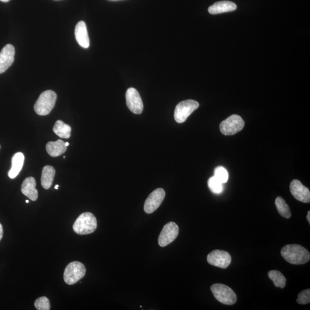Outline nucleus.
<instances>
[{"label": "nucleus", "instance_id": "1", "mask_svg": "<svg viewBox=\"0 0 310 310\" xmlns=\"http://www.w3.org/2000/svg\"><path fill=\"white\" fill-rule=\"evenodd\" d=\"M281 254L289 263L301 265L307 263L310 259L308 251L300 245L288 244L281 249Z\"/></svg>", "mask_w": 310, "mask_h": 310}, {"label": "nucleus", "instance_id": "2", "mask_svg": "<svg viewBox=\"0 0 310 310\" xmlns=\"http://www.w3.org/2000/svg\"><path fill=\"white\" fill-rule=\"evenodd\" d=\"M97 227V219L89 212L81 214L74 222L73 228L74 231L80 235L93 233Z\"/></svg>", "mask_w": 310, "mask_h": 310}, {"label": "nucleus", "instance_id": "3", "mask_svg": "<svg viewBox=\"0 0 310 310\" xmlns=\"http://www.w3.org/2000/svg\"><path fill=\"white\" fill-rule=\"evenodd\" d=\"M57 95L53 90H47L41 94L34 105V110L40 116L48 115L56 105Z\"/></svg>", "mask_w": 310, "mask_h": 310}, {"label": "nucleus", "instance_id": "4", "mask_svg": "<svg viewBox=\"0 0 310 310\" xmlns=\"http://www.w3.org/2000/svg\"><path fill=\"white\" fill-rule=\"evenodd\" d=\"M215 299L225 305H233L236 303L237 297L233 290L222 284H214L210 288Z\"/></svg>", "mask_w": 310, "mask_h": 310}, {"label": "nucleus", "instance_id": "5", "mask_svg": "<svg viewBox=\"0 0 310 310\" xmlns=\"http://www.w3.org/2000/svg\"><path fill=\"white\" fill-rule=\"evenodd\" d=\"M86 268L84 264L79 261H73L66 266L64 274V280L66 284L73 285L82 279L86 274Z\"/></svg>", "mask_w": 310, "mask_h": 310}, {"label": "nucleus", "instance_id": "6", "mask_svg": "<svg viewBox=\"0 0 310 310\" xmlns=\"http://www.w3.org/2000/svg\"><path fill=\"white\" fill-rule=\"evenodd\" d=\"M244 121L237 115H231L219 125V129L223 135L231 136L236 134L244 128Z\"/></svg>", "mask_w": 310, "mask_h": 310}, {"label": "nucleus", "instance_id": "7", "mask_svg": "<svg viewBox=\"0 0 310 310\" xmlns=\"http://www.w3.org/2000/svg\"><path fill=\"white\" fill-rule=\"evenodd\" d=\"M199 107L197 101L187 100L180 102L175 108L174 118L176 122L183 123L185 122L188 116L193 113Z\"/></svg>", "mask_w": 310, "mask_h": 310}, {"label": "nucleus", "instance_id": "8", "mask_svg": "<svg viewBox=\"0 0 310 310\" xmlns=\"http://www.w3.org/2000/svg\"><path fill=\"white\" fill-rule=\"evenodd\" d=\"M179 227L176 223L170 222L165 225L159 235L158 242L160 246L164 247L173 242L179 234Z\"/></svg>", "mask_w": 310, "mask_h": 310}, {"label": "nucleus", "instance_id": "9", "mask_svg": "<svg viewBox=\"0 0 310 310\" xmlns=\"http://www.w3.org/2000/svg\"><path fill=\"white\" fill-rule=\"evenodd\" d=\"M207 260L211 265L226 269L231 263V257L230 254L226 251L215 250L207 255Z\"/></svg>", "mask_w": 310, "mask_h": 310}, {"label": "nucleus", "instance_id": "10", "mask_svg": "<svg viewBox=\"0 0 310 310\" xmlns=\"http://www.w3.org/2000/svg\"><path fill=\"white\" fill-rule=\"evenodd\" d=\"M166 193L162 188H157L148 196L144 203V209L147 214L154 213L164 201Z\"/></svg>", "mask_w": 310, "mask_h": 310}, {"label": "nucleus", "instance_id": "11", "mask_svg": "<svg viewBox=\"0 0 310 310\" xmlns=\"http://www.w3.org/2000/svg\"><path fill=\"white\" fill-rule=\"evenodd\" d=\"M127 105L129 110L136 115H140L143 111L144 106L140 94L135 88H131L126 93Z\"/></svg>", "mask_w": 310, "mask_h": 310}, {"label": "nucleus", "instance_id": "12", "mask_svg": "<svg viewBox=\"0 0 310 310\" xmlns=\"http://www.w3.org/2000/svg\"><path fill=\"white\" fill-rule=\"evenodd\" d=\"M290 191L297 201L303 203L310 202V192L307 187L302 184L299 180L294 179L290 184Z\"/></svg>", "mask_w": 310, "mask_h": 310}, {"label": "nucleus", "instance_id": "13", "mask_svg": "<svg viewBox=\"0 0 310 310\" xmlns=\"http://www.w3.org/2000/svg\"><path fill=\"white\" fill-rule=\"evenodd\" d=\"M15 50L12 45H7L0 52V74L6 72L13 64L15 60Z\"/></svg>", "mask_w": 310, "mask_h": 310}, {"label": "nucleus", "instance_id": "14", "mask_svg": "<svg viewBox=\"0 0 310 310\" xmlns=\"http://www.w3.org/2000/svg\"><path fill=\"white\" fill-rule=\"evenodd\" d=\"M76 40L80 46L88 49L90 46V40L86 23L83 21L78 22L75 29Z\"/></svg>", "mask_w": 310, "mask_h": 310}, {"label": "nucleus", "instance_id": "15", "mask_svg": "<svg viewBox=\"0 0 310 310\" xmlns=\"http://www.w3.org/2000/svg\"><path fill=\"white\" fill-rule=\"evenodd\" d=\"M36 184L34 178L29 177L24 180L22 185V193L33 201H37L38 198V191L36 189Z\"/></svg>", "mask_w": 310, "mask_h": 310}, {"label": "nucleus", "instance_id": "16", "mask_svg": "<svg viewBox=\"0 0 310 310\" xmlns=\"http://www.w3.org/2000/svg\"><path fill=\"white\" fill-rule=\"evenodd\" d=\"M237 9V6L233 2L229 1L219 2L214 4L208 9L210 14L217 15L229 13Z\"/></svg>", "mask_w": 310, "mask_h": 310}, {"label": "nucleus", "instance_id": "17", "mask_svg": "<svg viewBox=\"0 0 310 310\" xmlns=\"http://www.w3.org/2000/svg\"><path fill=\"white\" fill-rule=\"evenodd\" d=\"M25 160V155L22 152H18L14 155L12 158V167L9 172V176L11 179L17 177L22 170Z\"/></svg>", "mask_w": 310, "mask_h": 310}, {"label": "nucleus", "instance_id": "18", "mask_svg": "<svg viewBox=\"0 0 310 310\" xmlns=\"http://www.w3.org/2000/svg\"><path fill=\"white\" fill-rule=\"evenodd\" d=\"M65 142L62 140L57 141H50L46 145V151L48 154L54 158L64 154L67 151Z\"/></svg>", "mask_w": 310, "mask_h": 310}, {"label": "nucleus", "instance_id": "19", "mask_svg": "<svg viewBox=\"0 0 310 310\" xmlns=\"http://www.w3.org/2000/svg\"><path fill=\"white\" fill-rule=\"evenodd\" d=\"M55 175H56V170L53 167L46 166L43 168L41 183L45 189L48 190L52 187Z\"/></svg>", "mask_w": 310, "mask_h": 310}, {"label": "nucleus", "instance_id": "20", "mask_svg": "<svg viewBox=\"0 0 310 310\" xmlns=\"http://www.w3.org/2000/svg\"><path fill=\"white\" fill-rule=\"evenodd\" d=\"M53 131L61 138L68 139L71 136L72 127L69 125L63 122L62 121L58 120L54 125Z\"/></svg>", "mask_w": 310, "mask_h": 310}, {"label": "nucleus", "instance_id": "21", "mask_svg": "<svg viewBox=\"0 0 310 310\" xmlns=\"http://www.w3.org/2000/svg\"><path fill=\"white\" fill-rule=\"evenodd\" d=\"M268 276L276 287L284 288L286 284V278L283 274L277 270H270Z\"/></svg>", "mask_w": 310, "mask_h": 310}, {"label": "nucleus", "instance_id": "22", "mask_svg": "<svg viewBox=\"0 0 310 310\" xmlns=\"http://www.w3.org/2000/svg\"><path fill=\"white\" fill-rule=\"evenodd\" d=\"M275 205L278 213L281 216L287 219L291 218V213L289 207L283 198L277 197L275 200Z\"/></svg>", "mask_w": 310, "mask_h": 310}, {"label": "nucleus", "instance_id": "23", "mask_svg": "<svg viewBox=\"0 0 310 310\" xmlns=\"http://www.w3.org/2000/svg\"><path fill=\"white\" fill-rule=\"evenodd\" d=\"M208 186H209L210 190L214 194H220L223 189L222 183L215 178V176L211 177L208 180Z\"/></svg>", "mask_w": 310, "mask_h": 310}, {"label": "nucleus", "instance_id": "24", "mask_svg": "<svg viewBox=\"0 0 310 310\" xmlns=\"http://www.w3.org/2000/svg\"><path fill=\"white\" fill-rule=\"evenodd\" d=\"M214 176L222 184L226 183L229 179L228 172L224 167L221 166L215 168Z\"/></svg>", "mask_w": 310, "mask_h": 310}, {"label": "nucleus", "instance_id": "25", "mask_svg": "<svg viewBox=\"0 0 310 310\" xmlns=\"http://www.w3.org/2000/svg\"><path fill=\"white\" fill-rule=\"evenodd\" d=\"M35 307L38 310H50V303L48 298L42 296L35 301Z\"/></svg>", "mask_w": 310, "mask_h": 310}, {"label": "nucleus", "instance_id": "26", "mask_svg": "<svg viewBox=\"0 0 310 310\" xmlns=\"http://www.w3.org/2000/svg\"><path fill=\"white\" fill-rule=\"evenodd\" d=\"M297 303L300 304H307L310 302V290L307 289L301 291L297 295Z\"/></svg>", "mask_w": 310, "mask_h": 310}, {"label": "nucleus", "instance_id": "27", "mask_svg": "<svg viewBox=\"0 0 310 310\" xmlns=\"http://www.w3.org/2000/svg\"><path fill=\"white\" fill-rule=\"evenodd\" d=\"M3 236V226L1 224V223H0V241H1L2 238Z\"/></svg>", "mask_w": 310, "mask_h": 310}, {"label": "nucleus", "instance_id": "28", "mask_svg": "<svg viewBox=\"0 0 310 310\" xmlns=\"http://www.w3.org/2000/svg\"><path fill=\"white\" fill-rule=\"evenodd\" d=\"M307 220L308 223H310V211H308L307 215Z\"/></svg>", "mask_w": 310, "mask_h": 310}, {"label": "nucleus", "instance_id": "29", "mask_svg": "<svg viewBox=\"0 0 310 310\" xmlns=\"http://www.w3.org/2000/svg\"><path fill=\"white\" fill-rule=\"evenodd\" d=\"M0 1L2 2H5V3H7V2H9L10 1V0H0Z\"/></svg>", "mask_w": 310, "mask_h": 310}, {"label": "nucleus", "instance_id": "30", "mask_svg": "<svg viewBox=\"0 0 310 310\" xmlns=\"http://www.w3.org/2000/svg\"><path fill=\"white\" fill-rule=\"evenodd\" d=\"M58 188H59V185H56V186H55V189L57 190L58 189Z\"/></svg>", "mask_w": 310, "mask_h": 310}, {"label": "nucleus", "instance_id": "31", "mask_svg": "<svg viewBox=\"0 0 310 310\" xmlns=\"http://www.w3.org/2000/svg\"><path fill=\"white\" fill-rule=\"evenodd\" d=\"M65 145H66V146L68 147V146H69V143H68V142L65 143Z\"/></svg>", "mask_w": 310, "mask_h": 310}, {"label": "nucleus", "instance_id": "32", "mask_svg": "<svg viewBox=\"0 0 310 310\" xmlns=\"http://www.w3.org/2000/svg\"><path fill=\"white\" fill-rule=\"evenodd\" d=\"M26 203H29V200H26Z\"/></svg>", "mask_w": 310, "mask_h": 310}, {"label": "nucleus", "instance_id": "33", "mask_svg": "<svg viewBox=\"0 0 310 310\" xmlns=\"http://www.w3.org/2000/svg\"><path fill=\"white\" fill-rule=\"evenodd\" d=\"M0 148H1V146H0Z\"/></svg>", "mask_w": 310, "mask_h": 310}]
</instances>
